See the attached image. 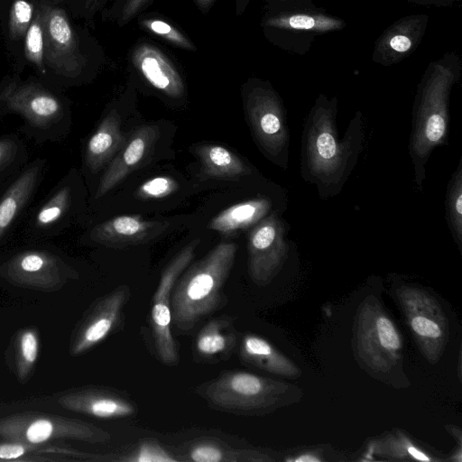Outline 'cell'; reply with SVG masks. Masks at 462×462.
Returning a JSON list of instances; mask_svg holds the SVG:
<instances>
[{"label": "cell", "instance_id": "6da1fadb", "mask_svg": "<svg viewBox=\"0 0 462 462\" xmlns=\"http://www.w3.org/2000/svg\"><path fill=\"white\" fill-rule=\"evenodd\" d=\"M337 99L320 94L310 109L301 138L302 178L314 184L323 199L340 192L354 169L364 142L358 111L339 139L336 125Z\"/></svg>", "mask_w": 462, "mask_h": 462}, {"label": "cell", "instance_id": "7a4b0ae2", "mask_svg": "<svg viewBox=\"0 0 462 462\" xmlns=\"http://www.w3.org/2000/svg\"><path fill=\"white\" fill-rule=\"evenodd\" d=\"M461 72L459 56L454 51L446 52L428 65L418 84L412 109L410 156L420 189L431 152L448 139L449 96Z\"/></svg>", "mask_w": 462, "mask_h": 462}, {"label": "cell", "instance_id": "3957f363", "mask_svg": "<svg viewBox=\"0 0 462 462\" xmlns=\"http://www.w3.org/2000/svg\"><path fill=\"white\" fill-rule=\"evenodd\" d=\"M237 245L222 242L178 278L171 296V322L183 332L226 302L224 284L233 267Z\"/></svg>", "mask_w": 462, "mask_h": 462}, {"label": "cell", "instance_id": "277c9868", "mask_svg": "<svg viewBox=\"0 0 462 462\" xmlns=\"http://www.w3.org/2000/svg\"><path fill=\"white\" fill-rule=\"evenodd\" d=\"M274 10L265 21L284 50L303 55L315 40L343 30L346 23L318 7L312 0H274Z\"/></svg>", "mask_w": 462, "mask_h": 462}, {"label": "cell", "instance_id": "5b68a950", "mask_svg": "<svg viewBox=\"0 0 462 462\" xmlns=\"http://www.w3.org/2000/svg\"><path fill=\"white\" fill-rule=\"evenodd\" d=\"M0 437L7 441L32 445L59 439L105 443L111 439L108 431L92 423L59 415L27 412L0 419Z\"/></svg>", "mask_w": 462, "mask_h": 462}, {"label": "cell", "instance_id": "8992f818", "mask_svg": "<svg viewBox=\"0 0 462 462\" xmlns=\"http://www.w3.org/2000/svg\"><path fill=\"white\" fill-rule=\"evenodd\" d=\"M198 392L218 410L250 414L274 404L280 385L254 374L230 370L205 383Z\"/></svg>", "mask_w": 462, "mask_h": 462}, {"label": "cell", "instance_id": "52a82bcc", "mask_svg": "<svg viewBox=\"0 0 462 462\" xmlns=\"http://www.w3.org/2000/svg\"><path fill=\"white\" fill-rule=\"evenodd\" d=\"M199 239L185 245L162 272L151 307V328L157 355L162 362L176 365L179 361L177 345L171 333V296L172 289L195 256Z\"/></svg>", "mask_w": 462, "mask_h": 462}, {"label": "cell", "instance_id": "ba28073f", "mask_svg": "<svg viewBox=\"0 0 462 462\" xmlns=\"http://www.w3.org/2000/svg\"><path fill=\"white\" fill-rule=\"evenodd\" d=\"M246 112L260 147L275 163L286 169L290 135L279 96L272 88H257L247 98Z\"/></svg>", "mask_w": 462, "mask_h": 462}, {"label": "cell", "instance_id": "9c48e42d", "mask_svg": "<svg viewBox=\"0 0 462 462\" xmlns=\"http://www.w3.org/2000/svg\"><path fill=\"white\" fill-rule=\"evenodd\" d=\"M0 274L19 287L56 291L78 273L57 255L46 251L19 253L0 267Z\"/></svg>", "mask_w": 462, "mask_h": 462}, {"label": "cell", "instance_id": "30bf717a", "mask_svg": "<svg viewBox=\"0 0 462 462\" xmlns=\"http://www.w3.org/2000/svg\"><path fill=\"white\" fill-rule=\"evenodd\" d=\"M129 298L130 289L126 285L100 298L76 328L69 346L70 355H82L103 341L118 326Z\"/></svg>", "mask_w": 462, "mask_h": 462}, {"label": "cell", "instance_id": "8fae6325", "mask_svg": "<svg viewBox=\"0 0 462 462\" xmlns=\"http://www.w3.org/2000/svg\"><path fill=\"white\" fill-rule=\"evenodd\" d=\"M281 219L272 214L258 222L248 236V272L258 284L270 281L285 253Z\"/></svg>", "mask_w": 462, "mask_h": 462}, {"label": "cell", "instance_id": "7c38bea8", "mask_svg": "<svg viewBox=\"0 0 462 462\" xmlns=\"http://www.w3.org/2000/svg\"><path fill=\"white\" fill-rule=\"evenodd\" d=\"M429 16H403L388 26L374 42L372 60L383 66L397 64L409 57L426 33Z\"/></svg>", "mask_w": 462, "mask_h": 462}, {"label": "cell", "instance_id": "4fadbf2b", "mask_svg": "<svg viewBox=\"0 0 462 462\" xmlns=\"http://www.w3.org/2000/svg\"><path fill=\"white\" fill-rule=\"evenodd\" d=\"M0 98L10 111L20 114L39 128L50 127L63 114L60 100L34 84L11 83L3 89Z\"/></svg>", "mask_w": 462, "mask_h": 462}, {"label": "cell", "instance_id": "5bb4252c", "mask_svg": "<svg viewBox=\"0 0 462 462\" xmlns=\"http://www.w3.org/2000/svg\"><path fill=\"white\" fill-rule=\"evenodd\" d=\"M58 403L66 410L106 420L133 416L137 411L136 405L125 395L96 386L63 393Z\"/></svg>", "mask_w": 462, "mask_h": 462}, {"label": "cell", "instance_id": "9a60e30c", "mask_svg": "<svg viewBox=\"0 0 462 462\" xmlns=\"http://www.w3.org/2000/svg\"><path fill=\"white\" fill-rule=\"evenodd\" d=\"M160 136L157 125H143L136 129L111 162L100 180L96 198H101L135 171L148 157Z\"/></svg>", "mask_w": 462, "mask_h": 462}, {"label": "cell", "instance_id": "2e32d148", "mask_svg": "<svg viewBox=\"0 0 462 462\" xmlns=\"http://www.w3.org/2000/svg\"><path fill=\"white\" fill-rule=\"evenodd\" d=\"M168 227L161 221L146 220L139 216L122 215L95 226L90 238L98 244L114 248L147 243Z\"/></svg>", "mask_w": 462, "mask_h": 462}, {"label": "cell", "instance_id": "e0dca14e", "mask_svg": "<svg viewBox=\"0 0 462 462\" xmlns=\"http://www.w3.org/2000/svg\"><path fill=\"white\" fill-rule=\"evenodd\" d=\"M44 55L57 71L69 70L68 59L72 54L74 37L70 24L60 9L46 8L42 14Z\"/></svg>", "mask_w": 462, "mask_h": 462}, {"label": "cell", "instance_id": "ac0fdd59", "mask_svg": "<svg viewBox=\"0 0 462 462\" xmlns=\"http://www.w3.org/2000/svg\"><path fill=\"white\" fill-rule=\"evenodd\" d=\"M121 119L116 111L109 113L89 138L86 163L92 172L98 171L125 143Z\"/></svg>", "mask_w": 462, "mask_h": 462}, {"label": "cell", "instance_id": "d6986e66", "mask_svg": "<svg viewBox=\"0 0 462 462\" xmlns=\"http://www.w3.org/2000/svg\"><path fill=\"white\" fill-rule=\"evenodd\" d=\"M233 321L230 317H219L207 322L195 339L197 355L209 361L228 358L237 340Z\"/></svg>", "mask_w": 462, "mask_h": 462}, {"label": "cell", "instance_id": "ffe728a7", "mask_svg": "<svg viewBox=\"0 0 462 462\" xmlns=\"http://www.w3.org/2000/svg\"><path fill=\"white\" fill-rule=\"evenodd\" d=\"M272 202L267 198L245 200L222 210L208 224V228L233 234L256 225L269 213Z\"/></svg>", "mask_w": 462, "mask_h": 462}, {"label": "cell", "instance_id": "44dd1931", "mask_svg": "<svg viewBox=\"0 0 462 462\" xmlns=\"http://www.w3.org/2000/svg\"><path fill=\"white\" fill-rule=\"evenodd\" d=\"M181 460L194 462H249L263 461L265 458L257 451L234 448L221 439L203 437L189 443Z\"/></svg>", "mask_w": 462, "mask_h": 462}, {"label": "cell", "instance_id": "7402d4cb", "mask_svg": "<svg viewBox=\"0 0 462 462\" xmlns=\"http://www.w3.org/2000/svg\"><path fill=\"white\" fill-rule=\"evenodd\" d=\"M41 172L39 165L27 169L0 199V239L31 197Z\"/></svg>", "mask_w": 462, "mask_h": 462}, {"label": "cell", "instance_id": "603a6c76", "mask_svg": "<svg viewBox=\"0 0 462 462\" xmlns=\"http://www.w3.org/2000/svg\"><path fill=\"white\" fill-rule=\"evenodd\" d=\"M204 171L210 177L237 179L250 173L245 162L227 148L207 144L197 148Z\"/></svg>", "mask_w": 462, "mask_h": 462}, {"label": "cell", "instance_id": "cb8c5ba5", "mask_svg": "<svg viewBox=\"0 0 462 462\" xmlns=\"http://www.w3.org/2000/svg\"><path fill=\"white\" fill-rule=\"evenodd\" d=\"M243 362L275 374H288L290 365L264 338L253 334L243 337L239 347Z\"/></svg>", "mask_w": 462, "mask_h": 462}, {"label": "cell", "instance_id": "d4e9b609", "mask_svg": "<svg viewBox=\"0 0 462 462\" xmlns=\"http://www.w3.org/2000/svg\"><path fill=\"white\" fill-rule=\"evenodd\" d=\"M139 67L146 79L166 95L178 97L183 85L176 71L157 53L148 51L140 57Z\"/></svg>", "mask_w": 462, "mask_h": 462}, {"label": "cell", "instance_id": "484cf974", "mask_svg": "<svg viewBox=\"0 0 462 462\" xmlns=\"http://www.w3.org/2000/svg\"><path fill=\"white\" fill-rule=\"evenodd\" d=\"M447 222L459 249L462 244V163L453 173L447 190Z\"/></svg>", "mask_w": 462, "mask_h": 462}, {"label": "cell", "instance_id": "4316f807", "mask_svg": "<svg viewBox=\"0 0 462 462\" xmlns=\"http://www.w3.org/2000/svg\"><path fill=\"white\" fill-rule=\"evenodd\" d=\"M39 352L38 333L33 328L20 331L15 345V367L18 379L26 380L35 365Z\"/></svg>", "mask_w": 462, "mask_h": 462}, {"label": "cell", "instance_id": "83f0119b", "mask_svg": "<svg viewBox=\"0 0 462 462\" xmlns=\"http://www.w3.org/2000/svg\"><path fill=\"white\" fill-rule=\"evenodd\" d=\"M116 461L176 462L180 459L166 450L156 439H146L126 455L116 457Z\"/></svg>", "mask_w": 462, "mask_h": 462}, {"label": "cell", "instance_id": "f1b7e54d", "mask_svg": "<svg viewBox=\"0 0 462 462\" xmlns=\"http://www.w3.org/2000/svg\"><path fill=\"white\" fill-rule=\"evenodd\" d=\"M26 58L37 66L42 73H45L44 67V34L42 21V13L38 11L37 16L32 21L25 33Z\"/></svg>", "mask_w": 462, "mask_h": 462}, {"label": "cell", "instance_id": "f546056e", "mask_svg": "<svg viewBox=\"0 0 462 462\" xmlns=\"http://www.w3.org/2000/svg\"><path fill=\"white\" fill-rule=\"evenodd\" d=\"M70 202V189H60L39 210L36 225L40 227L49 226L57 222L66 212Z\"/></svg>", "mask_w": 462, "mask_h": 462}, {"label": "cell", "instance_id": "4dcf8cb0", "mask_svg": "<svg viewBox=\"0 0 462 462\" xmlns=\"http://www.w3.org/2000/svg\"><path fill=\"white\" fill-rule=\"evenodd\" d=\"M33 6L27 0L14 1L10 11L9 28L13 39L25 36L32 21Z\"/></svg>", "mask_w": 462, "mask_h": 462}, {"label": "cell", "instance_id": "1f68e13d", "mask_svg": "<svg viewBox=\"0 0 462 462\" xmlns=\"http://www.w3.org/2000/svg\"><path fill=\"white\" fill-rule=\"evenodd\" d=\"M179 188L178 182L169 176H156L143 182L136 195L142 199H159L165 198Z\"/></svg>", "mask_w": 462, "mask_h": 462}, {"label": "cell", "instance_id": "d6a6232c", "mask_svg": "<svg viewBox=\"0 0 462 462\" xmlns=\"http://www.w3.org/2000/svg\"><path fill=\"white\" fill-rule=\"evenodd\" d=\"M58 447L47 444L32 445L16 441L0 443V461L20 460L29 453H56Z\"/></svg>", "mask_w": 462, "mask_h": 462}, {"label": "cell", "instance_id": "836d02e7", "mask_svg": "<svg viewBox=\"0 0 462 462\" xmlns=\"http://www.w3.org/2000/svg\"><path fill=\"white\" fill-rule=\"evenodd\" d=\"M375 326L380 345L387 351L397 352L400 350L401 337L392 320L386 316H380Z\"/></svg>", "mask_w": 462, "mask_h": 462}, {"label": "cell", "instance_id": "e575fe53", "mask_svg": "<svg viewBox=\"0 0 462 462\" xmlns=\"http://www.w3.org/2000/svg\"><path fill=\"white\" fill-rule=\"evenodd\" d=\"M410 325L420 339H439L442 336V329L438 322L426 315L411 316Z\"/></svg>", "mask_w": 462, "mask_h": 462}, {"label": "cell", "instance_id": "d590c367", "mask_svg": "<svg viewBox=\"0 0 462 462\" xmlns=\"http://www.w3.org/2000/svg\"><path fill=\"white\" fill-rule=\"evenodd\" d=\"M16 151L15 143L10 139H0V171L13 159Z\"/></svg>", "mask_w": 462, "mask_h": 462}, {"label": "cell", "instance_id": "8d00e7d4", "mask_svg": "<svg viewBox=\"0 0 462 462\" xmlns=\"http://www.w3.org/2000/svg\"><path fill=\"white\" fill-rule=\"evenodd\" d=\"M457 1L460 0H408V2L415 5L436 7H448Z\"/></svg>", "mask_w": 462, "mask_h": 462}, {"label": "cell", "instance_id": "74e56055", "mask_svg": "<svg viewBox=\"0 0 462 462\" xmlns=\"http://www.w3.org/2000/svg\"><path fill=\"white\" fill-rule=\"evenodd\" d=\"M151 29L159 34H167L171 31V26L162 21H153Z\"/></svg>", "mask_w": 462, "mask_h": 462}, {"label": "cell", "instance_id": "f35d334b", "mask_svg": "<svg viewBox=\"0 0 462 462\" xmlns=\"http://www.w3.org/2000/svg\"><path fill=\"white\" fill-rule=\"evenodd\" d=\"M407 451L412 457L414 459L421 460V461H430L431 458H430L425 453L420 451L419 448L412 445L407 446Z\"/></svg>", "mask_w": 462, "mask_h": 462}, {"label": "cell", "instance_id": "ab89813d", "mask_svg": "<svg viewBox=\"0 0 462 462\" xmlns=\"http://www.w3.org/2000/svg\"><path fill=\"white\" fill-rule=\"evenodd\" d=\"M294 461H299V462H313V461H320L319 458L316 457H313L311 455H303V456H300L295 459H293Z\"/></svg>", "mask_w": 462, "mask_h": 462}]
</instances>
